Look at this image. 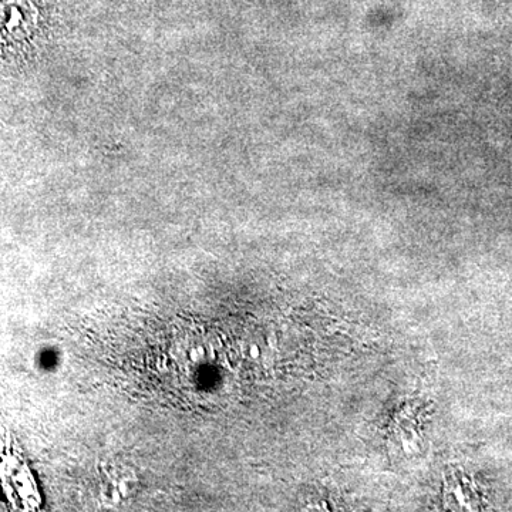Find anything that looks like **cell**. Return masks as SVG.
<instances>
[{
	"instance_id": "6da1fadb",
	"label": "cell",
	"mask_w": 512,
	"mask_h": 512,
	"mask_svg": "<svg viewBox=\"0 0 512 512\" xmlns=\"http://www.w3.org/2000/svg\"><path fill=\"white\" fill-rule=\"evenodd\" d=\"M0 481L9 504L15 510H39L42 498L35 478L26 461L13 448H5L0 453Z\"/></svg>"
}]
</instances>
